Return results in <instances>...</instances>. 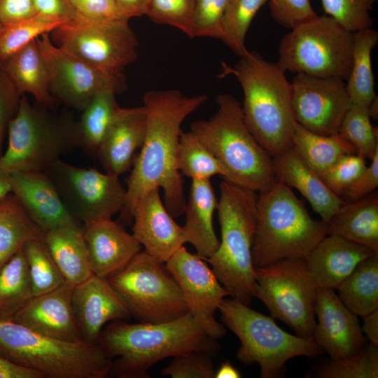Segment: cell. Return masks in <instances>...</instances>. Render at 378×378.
Masks as SVG:
<instances>
[{"instance_id":"6da1fadb","label":"cell","mask_w":378,"mask_h":378,"mask_svg":"<svg viewBox=\"0 0 378 378\" xmlns=\"http://www.w3.org/2000/svg\"><path fill=\"white\" fill-rule=\"evenodd\" d=\"M207 98L206 94L188 97L176 90H150L144 94L146 134L126 181L121 221L131 223L139 200L155 188L163 190L164 206L174 218L184 213L186 200L176 167L181 125Z\"/></svg>"},{"instance_id":"7a4b0ae2","label":"cell","mask_w":378,"mask_h":378,"mask_svg":"<svg viewBox=\"0 0 378 378\" xmlns=\"http://www.w3.org/2000/svg\"><path fill=\"white\" fill-rule=\"evenodd\" d=\"M98 344L111 359L109 375L120 378H147L148 370L158 361L191 351L213 356L219 350L217 340L209 336L188 312L161 323H129L115 321L103 328Z\"/></svg>"},{"instance_id":"3957f363","label":"cell","mask_w":378,"mask_h":378,"mask_svg":"<svg viewBox=\"0 0 378 378\" xmlns=\"http://www.w3.org/2000/svg\"><path fill=\"white\" fill-rule=\"evenodd\" d=\"M233 66L223 65V75H232L244 94L245 122L258 141L272 157L292 146L296 122L292 108L291 85L286 71L248 50Z\"/></svg>"},{"instance_id":"277c9868","label":"cell","mask_w":378,"mask_h":378,"mask_svg":"<svg viewBox=\"0 0 378 378\" xmlns=\"http://www.w3.org/2000/svg\"><path fill=\"white\" fill-rule=\"evenodd\" d=\"M216 101V112L193 122L190 131L227 169L228 181L258 193L268 190L277 182L272 158L247 126L241 104L229 94Z\"/></svg>"},{"instance_id":"5b68a950","label":"cell","mask_w":378,"mask_h":378,"mask_svg":"<svg viewBox=\"0 0 378 378\" xmlns=\"http://www.w3.org/2000/svg\"><path fill=\"white\" fill-rule=\"evenodd\" d=\"M258 196L257 192L225 179L220 183L216 210L221 239L206 260L230 297L246 305L255 297L252 245Z\"/></svg>"},{"instance_id":"8992f818","label":"cell","mask_w":378,"mask_h":378,"mask_svg":"<svg viewBox=\"0 0 378 378\" xmlns=\"http://www.w3.org/2000/svg\"><path fill=\"white\" fill-rule=\"evenodd\" d=\"M327 234V223L313 219L286 185L277 181L259 192L252 245L255 267L284 259H305Z\"/></svg>"},{"instance_id":"52a82bcc","label":"cell","mask_w":378,"mask_h":378,"mask_svg":"<svg viewBox=\"0 0 378 378\" xmlns=\"http://www.w3.org/2000/svg\"><path fill=\"white\" fill-rule=\"evenodd\" d=\"M0 355L43 378H105L113 361L99 344L53 338L1 319Z\"/></svg>"},{"instance_id":"ba28073f","label":"cell","mask_w":378,"mask_h":378,"mask_svg":"<svg viewBox=\"0 0 378 378\" xmlns=\"http://www.w3.org/2000/svg\"><path fill=\"white\" fill-rule=\"evenodd\" d=\"M7 130L8 142L0 158V169L9 174L43 172L80 147L77 122L55 115L38 103L31 104L25 94Z\"/></svg>"},{"instance_id":"9c48e42d","label":"cell","mask_w":378,"mask_h":378,"mask_svg":"<svg viewBox=\"0 0 378 378\" xmlns=\"http://www.w3.org/2000/svg\"><path fill=\"white\" fill-rule=\"evenodd\" d=\"M218 310L223 324L240 341L237 359L244 365L258 363L262 378L280 376L291 358L316 356L323 353L312 339L286 332L272 316L256 312L235 299L224 298Z\"/></svg>"},{"instance_id":"30bf717a","label":"cell","mask_w":378,"mask_h":378,"mask_svg":"<svg viewBox=\"0 0 378 378\" xmlns=\"http://www.w3.org/2000/svg\"><path fill=\"white\" fill-rule=\"evenodd\" d=\"M290 29L280 41L276 62L284 71L347 79L353 32L326 15H317Z\"/></svg>"},{"instance_id":"8fae6325","label":"cell","mask_w":378,"mask_h":378,"mask_svg":"<svg viewBox=\"0 0 378 378\" xmlns=\"http://www.w3.org/2000/svg\"><path fill=\"white\" fill-rule=\"evenodd\" d=\"M131 316L140 323H161L188 314L182 292L164 262L141 251L107 278Z\"/></svg>"},{"instance_id":"7c38bea8","label":"cell","mask_w":378,"mask_h":378,"mask_svg":"<svg viewBox=\"0 0 378 378\" xmlns=\"http://www.w3.org/2000/svg\"><path fill=\"white\" fill-rule=\"evenodd\" d=\"M318 286L305 259H284L255 267V297L297 335L312 339Z\"/></svg>"},{"instance_id":"4fadbf2b","label":"cell","mask_w":378,"mask_h":378,"mask_svg":"<svg viewBox=\"0 0 378 378\" xmlns=\"http://www.w3.org/2000/svg\"><path fill=\"white\" fill-rule=\"evenodd\" d=\"M51 33L57 46L111 73L122 74L137 57V38L127 20L96 21L76 15Z\"/></svg>"},{"instance_id":"5bb4252c","label":"cell","mask_w":378,"mask_h":378,"mask_svg":"<svg viewBox=\"0 0 378 378\" xmlns=\"http://www.w3.org/2000/svg\"><path fill=\"white\" fill-rule=\"evenodd\" d=\"M43 172L55 186L69 213L82 224L111 218L124 207L126 189L119 176L62 160Z\"/></svg>"},{"instance_id":"9a60e30c","label":"cell","mask_w":378,"mask_h":378,"mask_svg":"<svg viewBox=\"0 0 378 378\" xmlns=\"http://www.w3.org/2000/svg\"><path fill=\"white\" fill-rule=\"evenodd\" d=\"M37 43L48 68L52 94L66 105L81 111L102 90L118 94L125 90L123 74L93 66L57 46L49 34L38 38Z\"/></svg>"},{"instance_id":"2e32d148","label":"cell","mask_w":378,"mask_h":378,"mask_svg":"<svg viewBox=\"0 0 378 378\" xmlns=\"http://www.w3.org/2000/svg\"><path fill=\"white\" fill-rule=\"evenodd\" d=\"M165 264L182 292L189 313L199 326L214 339L223 337L226 330L214 315L230 294L206 260L182 246Z\"/></svg>"},{"instance_id":"e0dca14e","label":"cell","mask_w":378,"mask_h":378,"mask_svg":"<svg viewBox=\"0 0 378 378\" xmlns=\"http://www.w3.org/2000/svg\"><path fill=\"white\" fill-rule=\"evenodd\" d=\"M344 80L296 74L290 82L296 122L316 134H337L351 105Z\"/></svg>"},{"instance_id":"ac0fdd59","label":"cell","mask_w":378,"mask_h":378,"mask_svg":"<svg viewBox=\"0 0 378 378\" xmlns=\"http://www.w3.org/2000/svg\"><path fill=\"white\" fill-rule=\"evenodd\" d=\"M315 314L312 340L330 358L349 357L368 344L358 316L344 304L335 290L318 286Z\"/></svg>"},{"instance_id":"d6986e66","label":"cell","mask_w":378,"mask_h":378,"mask_svg":"<svg viewBox=\"0 0 378 378\" xmlns=\"http://www.w3.org/2000/svg\"><path fill=\"white\" fill-rule=\"evenodd\" d=\"M71 302L81 340L91 344H98L108 322L132 317L108 279L94 274L74 287Z\"/></svg>"},{"instance_id":"ffe728a7","label":"cell","mask_w":378,"mask_h":378,"mask_svg":"<svg viewBox=\"0 0 378 378\" xmlns=\"http://www.w3.org/2000/svg\"><path fill=\"white\" fill-rule=\"evenodd\" d=\"M11 193L43 232L66 226H82L65 206L55 186L42 171L10 174Z\"/></svg>"},{"instance_id":"44dd1931","label":"cell","mask_w":378,"mask_h":378,"mask_svg":"<svg viewBox=\"0 0 378 378\" xmlns=\"http://www.w3.org/2000/svg\"><path fill=\"white\" fill-rule=\"evenodd\" d=\"M132 220L134 237L145 251L162 262L185 244L182 227L167 211L159 188L149 190L139 200Z\"/></svg>"},{"instance_id":"7402d4cb","label":"cell","mask_w":378,"mask_h":378,"mask_svg":"<svg viewBox=\"0 0 378 378\" xmlns=\"http://www.w3.org/2000/svg\"><path fill=\"white\" fill-rule=\"evenodd\" d=\"M74 287L65 281L50 292L34 296L12 321L53 338L82 340L72 307Z\"/></svg>"},{"instance_id":"603a6c76","label":"cell","mask_w":378,"mask_h":378,"mask_svg":"<svg viewBox=\"0 0 378 378\" xmlns=\"http://www.w3.org/2000/svg\"><path fill=\"white\" fill-rule=\"evenodd\" d=\"M83 234L93 274L108 278L124 268L141 251V245L111 218L83 224Z\"/></svg>"},{"instance_id":"cb8c5ba5","label":"cell","mask_w":378,"mask_h":378,"mask_svg":"<svg viewBox=\"0 0 378 378\" xmlns=\"http://www.w3.org/2000/svg\"><path fill=\"white\" fill-rule=\"evenodd\" d=\"M144 106L120 108L106 131L96 157L105 172L120 176L132 169L146 134Z\"/></svg>"},{"instance_id":"d4e9b609","label":"cell","mask_w":378,"mask_h":378,"mask_svg":"<svg viewBox=\"0 0 378 378\" xmlns=\"http://www.w3.org/2000/svg\"><path fill=\"white\" fill-rule=\"evenodd\" d=\"M374 253L370 248L335 234H327L305 261L317 286L336 290L362 260Z\"/></svg>"},{"instance_id":"484cf974","label":"cell","mask_w":378,"mask_h":378,"mask_svg":"<svg viewBox=\"0 0 378 378\" xmlns=\"http://www.w3.org/2000/svg\"><path fill=\"white\" fill-rule=\"evenodd\" d=\"M272 161L277 181L297 189L326 223L346 203L328 188L293 146Z\"/></svg>"},{"instance_id":"4316f807","label":"cell","mask_w":378,"mask_h":378,"mask_svg":"<svg viewBox=\"0 0 378 378\" xmlns=\"http://www.w3.org/2000/svg\"><path fill=\"white\" fill-rule=\"evenodd\" d=\"M216 200L210 179H192L182 227L185 244H191L197 254L205 260L217 250L219 240L214 231L213 218Z\"/></svg>"},{"instance_id":"83f0119b","label":"cell","mask_w":378,"mask_h":378,"mask_svg":"<svg viewBox=\"0 0 378 378\" xmlns=\"http://www.w3.org/2000/svg\"><path fill=\"white\" fill-rule=\"evenodd\" d=\"M328 234L342 237L378 254V193L346 202L326 223Z\"/></svg>"},{"instance_id":"f1b7e54d","label":"cell","mask_w":378,"mask_h":378,"mask_svg":"<svg viewBox=\"0 0 378 378\" xmlns=\"http://www.w3.org/2000/svg\"><path fill=\"white\" fill-rule=\"evenodd\" d=\"M43 241L65 281L75 286L94 274L83 225L43 232Z\"/></svg>"},{"instance_id":"f546056e","label":"cell","mask_w":378,"mask_h":378,"mask_svg":"<svg viewBox=\"0 0 378 378\" xmlns=\"http://www.w3.org/2000/svg\"><path fill=\"white\" fill-rule=\"evenodd\" d=\"M3 63L22 95L29 94L38 104L48 108L54 106L55 99L51 92L48 68L37 39Z\"/></svg>"},{"instance_id":"4dcf8cb0","label":"cell","mask_w":378,"mask_h":378,"mask_svg":"<svg viewBox=\"0 0 378 378\" xmlns=\"http://www.w3.org/2000/svg\"><path fill=\"white\" fill-rule=\"evenodd\" d=\"M378 43V32L366 29L354 33L352 61L346 88L353 104L368 107L377 96L372 66V51Z\"/></svg>"},{"instance_id":"1f68e13d","label":"cell","mask_w":378,"mask_h":378,"mask_svg":"<svg viewBox=\"0 0 378 378\" xmlns=\"http://www.w3.org/2000/svg\"><path fill=\"white\" fill-rule=\"evenodd\" d=\"M43 238V232L13 193L0 199V269L27 241Z\"/></svg>"},{"instance_id":"d6a6232c","label":"cell","mask_w":378,"mask_h":378,"mask_svg":"<svg viewBox=\"0 0 378 378\" xmlns=\"http://www.w3.org/2000/svg\"><path fill=\"white\" fill-rule=\"evenodd\" d=\"M292 146L320 177L344 155L357 153L355 148L338 134H316L297 122L294 126Z\"/></svg>"},{"instance_id":"836d02e7","label":"cell","mask_w":378,"mask_h":378,"mask_svg":"<svg viewBox=\"0 0 378 378\" xmlns=\"http://www.w3.org/2000/svg\"><path fill=\"white\" fill-rule=\"evenodd\" d=\"M337 289L341 301L358 316L378 309V254L358 263Z\"/></svg>"},{"instance_id":"e575fe53","label":"cell","mask_w":378,"mask_h":378,"mask_svg":"<svg viewBox=\"0 0 378 378\" xmlns=\"http://www.w3.org/2000/svg\"><path fill=\"white\" fill-rule=\"evenodd\" d=\"M116 94L111 90H102L81 110L77 122L80 147L92 157H96L99 145L120 108L115 99Z\"/></svg>"},{"instance_id":"d590c367","label":"cell","mask_w":378,"mask_h":378,"mask_svg":"<svg viewBox=\"0 0 378 378\" xmlns=\"http://www.w3.org/2000/svg\"><path fill=\"white\" fill-rule=\"evenodd\" d=\"M34 297L23 249L0 269V319L13 320Z\"/></svg>"},{"instance_id":"8d00e7d4","label":"cell","mask_w":378,"mask_h":378,"mask_svg":"<svg viewBox=\"0 0 378 378\" xmlns=\"http://www.w3.org/2000/svg\"><path fill=\"white\" fill-rule=\"evenodd\" d=\"M176 167L181 174L192 179H210L220 175L229 181L224 165L190 130L181 132L176 152Z\"/></svg>"},{"instance_id":"74e56055","label":"cell","mask_w":378,"mask_h":378,"mask_svg":"<svg viewBox=\"0 0 378 378\" xmlns=\"http://www.w3.org/2000/svg\"><path fill=\"white\" fill-rule=\"evenodd\" d=\"M267 0H230L225 10L220 40L237 55L248 50L245 39L248 28L258 10Z\"/></svg>"},{"instance_id":"f35d334b","label":"cell","mask_w":378,"mask_h":378,"mask_svg":"<svg viewBox=\"0 0 378 378\" xmlns=\"http://www.w3.org/2000/svg\"><path fill=\"white\" fill-rule=\"evenodd\" d=\"M377 347L368 343L349 357L326 360L315 368L312 375L318 378H377Z\"/></svg>"},{"instance_id":"ab89813d","label":"cell","mask_w":378,"mask_h":378,"mask_svg":"<svg viewBox=\"0 0 378 378\" xmlns=\"http://www.w3.org/2000/svg\"><path fill=\"white\" fill-rule=\"evenodd\" d=\"M34 296L50 292L65 282L43 238L27 241L22 248Z\"/></svg>"},{"instance_id":"60d3db41","label":"cell","mask_w":378,"mask_h":378,"mask_svg":"<svg viewBox=\"0 0 378 378\" xmlns=\"http://www.w3.org/2000/svg\"><path fill=\"white\" fill-rule=\"evenodd\" d=\"M370 119L368 107L351 104L337 134L351 144L358 154L371 160L378 150V130Z\"/></svg>"},{"instance_id":"b9f144b4","label":"cell","mask_w":378,"mask_h":378,"mask_svg":"<svg viewBox=\"0 0 378 378\" xmlns=\"http://www.w3.org/2000/svg\"><path fill=\"white\" fill-rule=\"evenodd\" d=\"M64 23L41 15L18 22L2 25L0 28V61L9 57L45 34H50Z\"/></svg>"},{"instance_id":"7bdbcfd3","label":"cell","mask_w":378,"mask_h":378,"mask_svg":"<svg viewBox=\"0 0 378 378\" xmlns=\"http://www.w3.org/2000/svg\"><path fill=\"white\" fill-rule=\"evenodd\" d=\"M326 15L347 30L356 31L372 28L370 11L377 0H320Z\"/></svg>"},{"instance_id":"ee69618b","label":"cell","mask_w":378,"mask_h":378,"mask_svg":"<svg viewBox=\"0 0 378 378\" xmlns=\"http://www.w3.org/2000/svg\"><path fill=\"white\" fill-rule=\"evenodd\" d=\"M195 0H150L147 16L155 23L174 27L193 37Z\"/></svg>"},{"instance_id":"f6af8a7d","label":"cell","mask_w":378,"mask_h":378,"mask_svg":"<svg viewBox=\"0 0 378 378\" xmlns=\"http://www.w3.org/2000/svg\"><path fill=\"white\" fill-rule=\"evenodd\" d=\"M173 358L170 363L161 370L162 376L172 378L215 377L213 356L206 351H191Z\"/></svg>"},{"instance_id":"bcb514c9","label":"cell","mask_w":378,"mask_h":378,"mask_svg":"<svg viewBox=\"0 0 378 378\" xmlns=\"http://www.w3.org/2000/svg\"><path fill=\"white\" fill-rule=\"evenodd\" d=\"M366 167L365 158L358 153L346 154L334 163L321 178L332 192L342 197Z\"/></svg>"},{"instance_id":"7dc6e473","label":"cell","mask_w":378,"mask_h":378,"mask_svg":"<svg viewBox=\"0 0 378 378\" xmlns=\"http://www.w3.org/2000/svg\"><path fill=\"white\" fill-rule=\"evenodd\" d=\"M230 0H195L193 37L220 39L223 19Z\"/></svg>"},{"instance_id":"c3c4849f","label":"cell","mask_w":378,"mask_h":378,"mask_svg":"<svg viewBox=\"0 0 378 378\" xmlns=\"http://www.w3.org/2000/svg\"><path fill=\"white\" fill-rule=\"evenodd\" d=\"M267 2L274 21L289 29L317 15L311 0H267Z\"/></svg>"},{"instance_id":"681fc988","label":"cell","mask_w":378,"mask_h":378,"mask_svg":"<svg viewBox=\"0 0 378 378\" xmlns=\"http://www.w3.org/2000/svg\"><path fill=\"white\" fill-rule=\"evenodd\" d=\"M21 97L4 63L0 61V158L3 154V144L8 124L18 111Z\"/></svg>"},{"instance_id":"f907efd6","label":"cell","mask_w":378,"mask_h":378,"mask_svg":"<svg viewBox=\"0 0 378 378\" xmlns=\"http://www.w3.org/2000/svg\"><path fill=\"white\" fill-rule=\"evenodd\" d=\"M76 15L90 20L118 19L115 0H69Z\"/></svg>"},{"instance_id":"816d5d0a","label":"cell","mask_w":378,"mask_h":378,"mask_svg":"<svg viewBox=\"0 0 378 378\" xmlns=\"http://www.w3.org/2000/svg\"><path fill=\"white\" fill-rule=\"evenodd\" d=\"M378 186V150L371 158L370 164L343 195L346 202L363 197L375 191Z\"/></svg>"},{"instance_id":"f5cc1de1","label":"cell","mask_w":378,"mask_h":378,"mask_svg":"<svg viewBox=\"0 0 378 378\" xmlns=\"http://www.w3.org/2000/svg\"><path fill=\"white\" fill-rule=\"evenodd\" d=\"M33 0H0L2 25L28 20L36 15Z\"/></svg>"},{"instance_id":"db71d44e","label":"cell","mask_w":378,"mask_h":378,"mask_svg":"<svg viewBox=\"0 0 378 378\" xmlns=\"http://www.w3.org/2000/svg\"><path fill=\"white\" fill-rule=\"evenodd\" d=\"M37 15L66 23L76 16L69 0H33Z\"/></svg>"},{"instance_id":"11a10c76","label":"cell","mask_w":378,"mask_h":378,"mask_svg":"<svg viewBox=\"0 0 378 378\" xmlns=\"http://www.w3.org/2000/svg\"><path fill=\"white\" fill-rule=\"evenodd\" d=\"M117 18L128 21L130 18L146 15L150 0H115Z\"/></svg>"},{"instance_id":"9f6ffc18","label":"cell","mask_w":378,"mask_h":378,"mask_svg":"<svg viewBox=\"0 0 378 378\" xmlns=\"http://www.w3.org/2000/svg\"><path fill=\"white\" fill-rule=\"evenodd\" d=\"M0 378H43L38 372L18 365L0 355Z\"/></svg>"},{"instance_id":"6f0895ef","label":"cell","mask_w":378,"mask_h":378,"mask_svg":"<svg viewBox=\"0 0 378 378\" xmlns=\"http://www.w3.org/2000/svg\"><path fill=\"white\" fill-rule=\"evenodd\" d=\"M361 330L368 343L378 346V309L362 317Z\"/></svg>"},{"instance_id":"680465c9","label":"cell","mask_w":378,"mask_h":378,"mask_svg":"<svg viewBox=\"0 0 378 378\" xmlns=\"http://www.w3.org/2000/svg\"><path fill=\"white\" fill-rule=\"evenodd\" d=\"M216 378H239L240 373L238 370L230 363H223L220 368L215 372Z\"/></svg>"},{"instance_id":"91938a15","label":"cell","mask_w":378,"mask_h":378,"mask_svg":"<svg viewBox=\"0 0 378 378\" xmlns=\"http://www.w3.org/2000/svg\"><path fill=\"white\" fill-rule=\"evenodd\" d=\"M11 192L10 174L0 169V199Z\"/></svg>"},{"instance_id":"94428289","label":"cell","mask_w":378,"mask_h":378,"mask_svg":"<svg viewBox=\"0 0 378 378\" xmlns=\"http://www.w3.org/2000/svg\"><path fill=\"white\" fill-rule=\"evenodd\" d=\"M368 110L371 118L377 120L378 117V98L377 97L371 102L368 106Z\"/></svg>"},{"instance_id":"6125c7cd","label":"cell","mask_w":378,"mask_h":378,"mask_svg":"<svg viewBox=\"0 0 378 378\" xmlns=\"http://www.w3.org/2000/svg\"><path fill=\"white\" fill-rule=\"evenodd\" d=\"M1 26H2V24L0 23V28H1Z\"/></svg>"}]
</instances>
